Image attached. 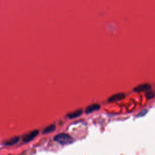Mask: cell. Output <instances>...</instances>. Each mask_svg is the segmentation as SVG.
Here are the masks:
<instances>
[{
  "mask_svg": "<svg viewBox=\"0 0 155 155\" xmlns=\"http://www.w3.org/2000/svg\"><path fill=\"white\" fill-rule=\"evenodd\" d=\"M38 130H34V131L31 132L28 134H26L23 136V141L25 142H30L33 140L36 136L38 135Z\"/></svg>",
  "mask_w": 155,
  "mask_h": 155,
  "instance_id": "7a4b0ae2",
  "label": "cell"
},
{
  "mask_svg": "<svg viewBox=\"0 0 155 155\" xmlns=\"http://www.w3.org/2000/svg\"><path fill=\"white\" fill-rule=\"evenodd\" d=\"M18 141H19V138L14 137L13 138L10 139V140L8 141L7 142H5V144L8 145H14V144H16Z\"/></svg>",
  "mask_w": 155,
  "mask_h": 155,
  "instance_id": "52a82bcc",
  "label": "cell"
},
{
  "mask_svg": "<svg viewBox=\"0 0 155 155\" xmlns=\"http://www.w3.org/2000/svg\"><path fill=\"white\" fill-rule=\"evenodd\" d=\"M124 97H125V95L124 94H117L111 96L109 99V102H115L116 101H119V100H121V99L124 98Z\"/></svg>",
  "mask_w": 155,
  "mask_h": 155,
  "instance_id": "5b68a950",
  "label": "cell"
},
{
  "mask_svg": "<svg viewBox=\"0 0 155 155\" xmlns=\"http://www.w3.org/2000/svg\"><path fill=\"white\" fill-rule=\"evenodd\" d=\"M100 105L97 104H91V105H89V106L87 107L85 111L86 113H90L94 112V111H95L96 110H99L100 109Z\"/></svg>",
  "mask_w": 155,
  "mask_h": 155,
  "instance_id": "277c9868",
  "label": "cell"
},
{
  "mask_svg": "<svg viewBox=\"0 0 155 155\" xmlns=\"http://www.w3.org/2000/svg\"><path fill=\"white\" fill-rule=\"evenodd\" d=\"M151 89V85L148 84H141L138 87H135L133 90L137 92H140V91H147L148 90H150Z\"/></svg>",
  "mask_w": 155,
  "mask_h": 155,
  "instance_id": "3957f363",
  "label": "cell"
},
{
  "mask_svg": "<svg viewBox=\"0 0 155 155\" xmlns=\"http://www.w3.org/2000/svg\"><path fill=\"white\" fill-rule=\"evenodd\" d=\"M56 127H55V125H51L48 126L47 127H46L44 130V131H43V133L44 134H47V133H51V132H53L54 130H55Z\"/></svg>",
  "mask_w": 155,
  "mask_h": 155,
  "instance_id": "ba28073f",
  "label": "cell"
},
{
  "mask_svg": "<svg viewBox=\"0 0 155 155\" xmlns=\"http://www.w3.org/2000/svg\"><path fill=\"white\" fill-rule=\"evenodd\" d=\"M154 94H153V93L152 92H150V93H147V94H146V96L148 99H152L154 97Z\"/></svg>",
  "mask_w": 155,
  "mask_h": 155,
  "instance_id": "9c48e42d",
  "label": "cell"
},
{
  "mask_svg": "<svg viewBox=\"0 0 155 155\" xmlns=\"http://www.w3.org/2000/svg\"><path fill=\"white\" fill-rule=\"evenodd\" d=\"M82 113H83V110L79 109V110H77L75 111H73V112H72V113H69L67 115V116H68V117H69V118H70V119H73V118H75V117L79 116Z\"/></svg>",
  "mask_w": 155,
  "mask_h": 155,
  "instance_id": "8992f818",
  "label": "cell"
},
{
  "mask_svg": "<svg viewBox=\"0 0 155 155\" xmlns=\"http://www.w3.org/2000/svg\"><path fill=\"white\" fill-rule=\"evenodd\" d=\"M54 140L62 145L70 144L73 142V139L69 135L66 133L58 134L54 137Z\"/></svg>",
  "mask_w": 155,
  "mask_h": 155,
  "instance_id": "6da1fadb",
  "label": "cell"
}]
</instances>
